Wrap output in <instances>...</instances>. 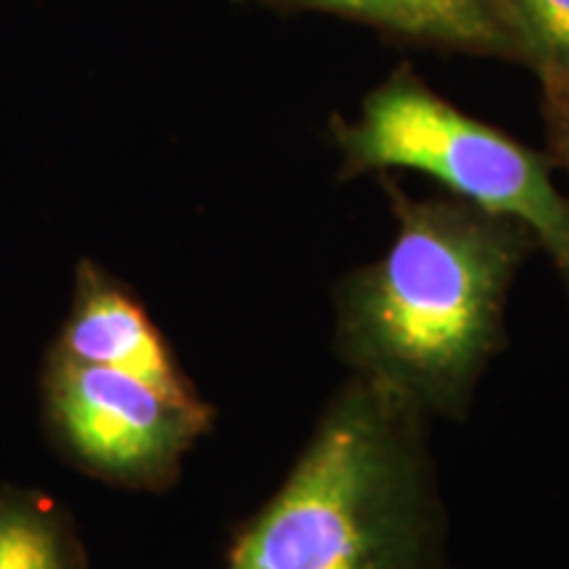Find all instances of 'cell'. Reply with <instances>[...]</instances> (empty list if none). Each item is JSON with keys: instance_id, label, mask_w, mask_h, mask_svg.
<instances>
[{"instance_id": "obj_8", "label": "cell", "mask_w": 569, "mask_h": 569, "mask_svg": "<svg viewBox=\"0 0 569 569\" xmlns=\"http://www.w3.org/2000/svg\"><path fill=\"white\" fill-rule=\"evenodd\" d=\"M515 32L519 67L569 80V0H501Z\"/></svg>"}, {"instance_id": "obj_4", "label": "cell", "mask_w": 569, "mask_h": 569, "mask_svg": "<svg viewBox=\"0 0 569 569\" xmlns=\"http://www.w3.org/2000/svg\"><path fill=\"white\" fill-rule=\"evenodd\" d=\"M46 403L56 438L84 472L138 490L172 486L184 453L213 422L203 398L182 401L140 377L56 353Z\"/></svg>"}, {"instance_id": "obj_9", "label": "cell", "mask_w": 569, "mask_h": 569, "mask_svg": "<svg viewBox=\"0 0 569 569\" xmlns=\"http://www.w3.org/2000/svg\"><path fill=\"white\" fill-rule=\"evenodd\" d=\"M540 117H543L549 159L569 180V80L565 77H538Z\"/></svg>"}, {"instance_id": "obj_7", "label": "cell", "mask_w": 569, "mask_h": 569, "mask_svg": "<svg viewBox=\"0 0 569 569\" xmlns=\"http://www.w3.org/2000/svg\"><path fill=\"white\" fill-rule=\"evenodd\" d=\"M67 515L40 496L0 493V569H82Z\"/></svg>"}, {"instance_id": "obj_1", "label": "cell", "mask_w": 569, "mask_h": 569, "mask_svg": "<svg viewBox=\"0 0 569 569\" xmlns=\"http://www.w3.org/2000/svg\"><path fill=\"white\" fill-rule=\"evenodd\" d=\"M396 219L380 259L336 290V351L353 377L427 417L465 419L507 348V301L538 240L501 213L448 198H411L380 174Z\"/></svg>"}, {"instance_id": "obj_2", "label": "cell", "mask_w": 569, "mask_h": 569, "mask_svg": "<svg viewBox=\"0 0 569 569\" xmlns=\"http://www.w3.org/2000/svg\"><path fill=\"white\" fill-rule=\"evenodd\" d=\"M427 422L401 396L348 377L224 569H443Z\"/></svg>"}, {"instance_id": "obj_6", "label": "cell", "mask_w": 569, "mask_h": 569, "mask_svg": "<svg viewBox=\"0 0 569 569\" xmlns=\"http://www.w3.org/2000/svg\"><path fill=\"white\" fill-rule=\"evenodd\" d=\"M274 11L327 13L367 27L398 46L472 56L519 67L501 0H232Z\"/></svg>"}, {"instance_id": "obj_3", "label": "cell", "mask_w": 569, "mask_h": 569, "mask_svg": "<svg viewBox=\"0 0 569 569\" xmlns=\"http://www.w3.org/2000/svg\"><path fill=\"white\" fill-rule=\"evenodd\" d=\"M330 138L340 180L409 169L482 211L522 222L569 296V196L553 182L549 153L469 117L407 63L367 92L353 119L332 117Z\"/></svg>"}, {"instance_id": "obj_5", "label": "cell", "mask_w": 569, "mask_h": 569, "mask_svg": "<svg viewBox=\"0 0 569 569\" xmlns=\"http://www.w3.org/2000/svg\"><path fill=\"white\" fill-rule=\"evenodd\" d=\"M53 353L140 377L182 401L201 398L146 306L96 261L80 264L74 301Z\"/></svg>"}]
</instances>
